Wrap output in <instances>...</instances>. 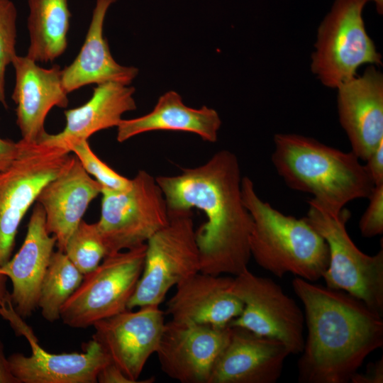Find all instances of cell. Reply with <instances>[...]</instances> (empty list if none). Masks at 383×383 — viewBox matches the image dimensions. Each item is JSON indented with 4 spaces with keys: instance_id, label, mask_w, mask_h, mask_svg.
Instances as JSON below:
<instances>
[{
    "instance_id": "1",
    "label": "cell",
    "mask_w": 383,
    "mask_h": 383,
    "mask_svg": "<svg viewBox=\"0 0 383 383\" xmlns=\"http://www.w3.org/2000/svg\"><path fill=\"white\" fill-rule=\"evenodd\" d=\"M169 212L203 211L206 221L195 231L200 272L236 276L248 268L252 219L241 194L240 165L226 150L181 174L155 178Z\"/></svg>"
},
{
    "instance_id": "2",
    "label": "cell",
    "mask_w": 383,
    "mask_h": 383,
    "mask_svg": "<svg viewBox=\"0 0 383 383\" xmlns=\"http://www.w3.org/2000/svg\"><path fill=\"white\" fill-rule=\"evenodd\" d=\"M307 337L298 361L301 383H347L383 345L382 315L355 296L296 277Z\"/></svg>"
},
{
    "instance_id": "3",
    "label": "cell",
    "mask_w": 383,
    "mask_h": 383,
    "mask_svg": "<svg viewBox=\"0 0 383 383\" xmlns=\"http://www.w3.org/2000/svg\"><path fill=\"white\" fill-rule=\"evenodd\" d=\"M272 162L291 189L313 196L323 209L338 212L350 201L368 199L374 185L351 150L343 152L294 133L274 136Z\"/></svg>"
},
{
    "instance_id": "4",
    "label": "cell",
    "mask_w": 383,
    "mask_h": 383,
    "mask_svg": "<svg viewBox=\"0 0 383 383\" xmlns=\"http://www.w3.org/2000/svg\"><path fill=\"white\" fill-rule=\"evenodd\" d=\"M241 194L252 219L249 248L257 265L279 278L287 273L311 282L321 278L329 263L328 247L306 219L264 201L248 177H242Z\"/></svg>"
},
{
    "instance_id": "5",
    "label": "cell",
    "mask_w": 383,
    "mask_h": 383,
    "mask_svg": "<svg viewBox=\"0 0 383 383\" xmlns=\"http://www.w3.org/2000/svg\"><path fill=\"white\" fill-rule=\"evenodd\" d=\"M12 162L0 170V268L11 257L23 218L42 189L65 172L74 154L41 142L18 140Z\"/></svg>"
},
{
    "instance_id": "6",
    "label": "cell",
    "mask_w": 383,
    "mask_h": 383,
    "mask_svg": "<svg viewBox=\"0 0 383 383\" xmlns=\"http://www.w3.org/2000/svg\"><path fill=\"white\" fill-rule=\"evenodd\" d=\"M365 0H335L321 22L311 57V70L327 88L337 89L363 65L377 67L382 57L367 33Z\"/></svg>"
},
{
    "instance_id": "7",
    "label": "cell",
    "mask_w": 383,
    "mask_h": 383,
    "mask_svg": "<svg viewBox=\"0 0 383 383\" xmlns=\"http://www.w3.org/2000/svg\"><path fill=\"white\" fill-rule=\"evenodd\" d=\"M306 221L325 239L329 250V263L323 273L326 286L344 291L383 313V249L374 255L362 252L346 229L350 212L323 209L313 199L309 201Z\"/></svg>"
},
{
    "instance_id": "8",
    "label": "cell",
    "mask_w": 383,
    "mask_h": 383,
    "mask_svg": "<svg viewBox=\"0 0 383 383\" xmlns=\"http://www.w3.org/2000/svg\"><path fill=\"white\" fill-rule=\"evenodd\" d=\"M97 226L108 255L146 244L169 222L164 194L155 178L140 170L123 190L101 188Z\"/></svg>"
},
{
    "instance_id": "9",
    "label": "cell",
    "mask_w": 383,
    "mask_h": 383,
    "mask_svg": "<svg viewBox=\"0 0 383 383\" xmlns=\"http://www.w3.org/2000/svg\"><path fill=\"white\" fill-rule=\"evenodd\" d=\"M146 244L106 255L60 310L62 322L86 328L99 321L127 310L141 276Z\"/></svg>"
},
{
    "instance_id": "10",
    "label": "cell",
    "mask_w": 383,
    "mask_h": 383,
    "mask_svg": "<svg viewBox=\"0 0 383 383\" xmlns=\"http://www.w3.org/2000/svg\"><path fill=\"white\" fill-rule=\"evenodd\" d=\"M168 214V223L146 243L143 270L127 309L159 306L173 286L200 272L192 210Z\"/></svg>"
},
{
    "instance_id": "11",
    "label": "cell",
    "mask_w": 383,
    "mask_h": 383,
    "mask_svg": "<svg viewBox=\"0 0 383 383\" xmlns=\"http://www.w3.org/2000/svg\"><path fill=\"white\" fill-rule=\"evenodd\" d=\"M230 291L243 303L230 327H240L282 343L290 354L302 352L304 315L296 301L274 280L247 268L233 278Z\"/></svg>"
},
{
    "instance_id": "12",
    "label": "cell",
    "mask_w": 383,
    "mask_h": 383,
    "mask_svg": "<svg viewBox=\"0 0 383 383\" xmlns=\"http://www.w3.org/2000/svg\"><path fill=\"white\" fill-rule=\"evenodd\" d=\"M127 309L93 325L96 340L110 361L133 383H152L139 377L150 357L155 353L165 324L164 312L157 305Z\"/></svg>"
},
{
    "instance_id": "13",
    "label": "cell",
    "mask_w": 383,
    "mask_h": 383,
    "mask_svg": "<svg viewBox=\"0 0 383 383\" xmlns=\"http://www.w3.org/2000/svg\"><path fill=\"white\" fill-rule=\"evenodd\" d=\"M231 327L166 322L157 353L162 371L182 383H209Z\"/></svg>"
},
{
    "instance_id": "14",
    "label": "cell",
    "mask_w": 383,
    "mask_h": 383,
    "mask_svg": "<svg viewBox=\"0 0 383 383\" xmlns=\"http://www.w3.org/2000/svg\"><path fill=\"white\" fill-rule=\"evenodd\" d=\"M339 122L360 160L383 141V74L370 65L337 89Z\"/></svg>"
},
{
    "instance_id": "15",
    "label": "cell",
    "mask_w": 383,
    "mask_h": 383,
    "mask_svg": "<svg viewBox=\"0 0 383 383\" xmlns=\"http://www.w3.org/2000/svg\"><path fill=\"white\" fill-rule=\"evenodd\" d=\"M289 355L280 341L231 327L228 341L214 363L209 383H274Z\"/></svg>"
},
{
    "instance_id": "16",
    "label": "cell",
    "mask_w": 383,
    "mask_h": 383,
    "mask_svg": "<svg viewBox=\"0 0 383 383\" xmlns=\"http://www.w3.org/2000/svg\"><path fill=\"white\" fill-rule=\"evenodd\" d=\"M11 64L16 73L12 99L16 104V123L21 139L39 142L46 133L44 123L50 109L68 104L62 70L57 65L50 68L40 67L27 56L16 55Z\"/></svg>"
},
{
    "instance_id": "17",
    "label": "cell",
    "mask_w": 383,
    "mask_h": 383,
    "mask_svg": "<svg viewBox=\"0 0 383 383\" xmlns=\"http://www.w3.org/2000/svg\"><path fill=\"white\" fill-rule=\"evenodd\" d=\"M56 243V238L46 228L44 210L37 203L21 248L0 268V273L11 282V301L23 318L30 317L38 309L41 283Z\"/></svg>"
},
{
    "instance_id": "18",
    "label": "cell",
    "mask_w": 383,
    "mask_h": 383,
    "mask_svg": "<svg viewBox=\"0 0 383 383\" xmlns=\"http://www.w3.org/2000/svg\"><path fill=\"white\" fill-rule=\"evenodd\" d=\"M233 277L199 272L177 285L166 313L177 322L219 328L240 315L242 301L229 289Z\"/></svg>"
},
{
    "instance_id": "19",
    "label": "cell",
    "mask_w": 383,
    "mask_h": 383,
    "mask_svg": "<svg viewBox=\"0 0 383 383\" xmlns=\"http://www.w3.org/2000/svg\"><path fill=\"white\" fill-rule=\"evenodd\" d=\"M101 192V185L75 155L70 167L42 189L36 202L44 210L46 228L56 238L58 250L65 251L90 203Z\"/></svg>"
},
{
    "instance_id": "20",
    "label": "cell",
    "mask_w": 383,
    "mask_h": 383,
    "mask_svg": "<svg viewBox=\"0 0 383 383\" xmlns=\"http://www.w3.org/2000/svg\"><path fill=\"white\" fill-rule=\"evenodd\" d=\"M29 343L30 355L16 353L8 357L19 383H96L100 371L111 362L94 339L82 353L55 354L45 350L38 340Z\"/></svg>"
},
{
    "instance_id": "21",
    "label": "cell",
    "mask_w": 383,
    "mask_h": 383,
    "mask_svg": "<svg viewBox=\"0 0 383 383\" xmlns=\"http://www.w3.org/2000/svg\"><path fill=\"white\" fill-rule=\"evenodd\" d=\"M135 91L133 87L114 82L97 84L87 103L65 111L66 123L62 131L46 133L39 142L70 151L72 144L88 140L99 131L117 127L123 113L136 109Z\"/></svg>"
},
{
    "instance_id": "22",
    "label": "cell",
    "mask_w": 383,
    "mask_h": 383,
    "mask_svg": "<svg viewBox=\"0 0 383 383\" xmlns=\"http://www.w3.org/2000/svg\"><path fill=\"white\" fill-rule=\"evenodd\" d=\"M117 0H96L84 43L74 59L62 70V80L67 93L87 84L114 82L129 85L138 74L132 66H123L113 58L103 35L109 8Z\"/></svg>"
},
{
    "instance_id": "23",
    "label": "cell",
    "mask_w": 383,
    "mask_h": 383,
    "mask_svg": "<svg viewBox=\"0 0 383 383\" xmlns=\"http://www.w3.org/2000/svg\"><path fill=\"white\" fill-rule=\"evenodd\" d=\"M221 126L218 112L203 106L194 109L186 106L181 96L169 91L157 100L150 113L132 119H122L117 126L119 143L139 134L154 131H174L192 133L205 141L215 143Z\"/></svg>"
},
{
    "instance_id": "24",
    "label": "cell",
    "mask_w": 383,
    "mask_h": 383,
    "mask_svg": "<svg viewBox=\"0 0 383 383\" xmlns=\"http://www.w3.org/2000/svg\"><path fill=\"white\" fill-rule=\"evenodd\" d=\"M27 57L36 62H52L65 51L71 13L68 0H28Z\"/></svg>"
},
{
    "instance_id": "25",
    "label": "cell",
    "mask_w": 383,
    "mask_h": 383,
    "mask_svg": "<svg viewBox=\"0 0 383 383\" xmlns=\"http://www.w3.org/2000/svg\"><path fill=\"white\" fill-rule=\"evenodd\" d=\"M84 278L65 252L54 251L43 279L38 309L49 322L60 318V310Z\"/></svg>"
},
{
    "instance_id": "26",
    "label": "cell",
    "mask_w": 383,
    "mask_h": 383,
    "mask_svg": "<svg viewBox=\"0 0 383 383\" xmlns=\"http://www.w3.org/2000/svg\"><path fill=\"white\" fill-rule=\"evenodd\" d=\"M64 252L84 275L97 267L108 255L96 223L83 220L69 238Z\"/></svg>"
},
{
    "instance_id": "27",
    "label": "cell",
    "mask_w": 383,
    "mask_h": 383,
    "mask_svg": "<svg viewBox=\"0 0 383 383\" xmlns=\"http://www.w3.org/2000/svg\"><path fill=\"white\" fill-rule=\"evenodd\" d=\"M82 167L101 185V188L123 190L128 188L131 179H128L114 171L103 162L91 150L88 140L72 144L70 148Z\"/></svg>"
},
{
    "instance_id": "28",
    "label": "cell",
    "mask_w": 383,
    "mask_h": 383,
    "mask_svg": "<svg viewBox=\"0 0 383 383\" xmlns=\"http://www.w3.org/2000/svg\"><path fill=\"white\" fill-rule=\"evenodd\" d=\"M16 8L11 0H0V103L7 108L5 96V72L16 52Z\"/></svg>"
},
{
    "instance_id": "29",
    "label": "cell",
    "mask_w": 383,
    "mask_h": 383,
    "mask_svg": "<svg viewBox=\"0 0 383 383\" xmlns=\"http://www.w3.org/2000/svg\"><path fill=\"white\" fill-rule=\"evenodd\" d=\"M368 199L359 228L363 237L372 238L383 233V184L374 186Z\"/></svg>"
},
{
    "instance_id": "30",
    "label": "cell",
    "mask_w": 383,
    "mask_h": 383,
    "mask_svg": "<svg viewBox=\"0 0 383 383\" xmlns=\"http://www.w3.org/2000/svg\"><path fill=\"white\" fill-rule=\"evenodd\" d=\"M365 161L364 166L374 185L383 184V141Z\"/></svg>"
},
{
    "instance_id": "31",
    "label": "cell",
    "mask_w": 383,
    "mask_h": 383,
    "mask_svg": "<svg viewBox=\"0 0 383 383\" xmlns=\"http://www.w3.org/2000/svg\"><path fill=\"white\" fill-rule=\"evenodd\" d=\"M352 383H382L383 358L370 362L365 373L355 372L350 380Z\"/></svg>"
},
{
    "instance_id": "32",
    "label": "cell",
    "mask_w": 383,
    "mask_h": 383,
    "mask_svg": "<svg viewBox=\"0 0 383 383\" xmlns=\"http://www.w3.org/2000/svg\"><path fill=\"white\" fill-rule=\"evenodd\" d=\"M97 382L100 383H133L114 364L110 362L99 373Z\"/></svg>"
},
{
    "instance_id": "33",
    "label": "cell",
    "mask_w": 383,
    "mask_h": 383,
    "mask_svg": "<svg viewBox=\"0 0 383 383\" xmlns=\"http://www.w3.org/2000/svg\"><path fill=\"white\" fill-rule=\"evenodd\" d=\"M19 150V143L0 138V170L7 167Z\"/></svg>"
},
{
    "instance_id": "34",
    "label": "cell",
    "mask_w": 383,
    "mask_h": 383,
    "mask_svg": "<svg viewBox=\"0 0 383 383\" xmlns=\"http://www.w3.org/2000/svg\"><path fill=\"white\" fill-rule=\"evenodd\" d=\"M0 383H19L11 371L1 340H0Z\"/></svg>"
},
{
    "instance_id": "35",
    "label": "cell",
    "mask_w": 383,
    "mask_h": 383,
    "mask_svg": "<svg viewBox=\"0 0 383 383\" xmlns=\"http://www.w3.org/2000/svg\"><path fill=\"white\" fill-rule=\"evenodd\" d=\"M8 279L6 275L0 273V306L9 293L6 287Z\"/></svg>"
},
{
    "instance_id": "36",
    "label": "cell",
    "mask_w": 383,
    "mask_h": 383,
    "mask_svg": "<svg viewBox=\"0 0 383 383\" xmlns=\"http://www.w3.org/2000/svg\"><path fill=\"white\" fill-rule=\"evenodd\" d=\"M367 3L368 1H372L375 4L376 10L379 15L383 13V0H365Z\"/></svg>"
}]
</instances>
